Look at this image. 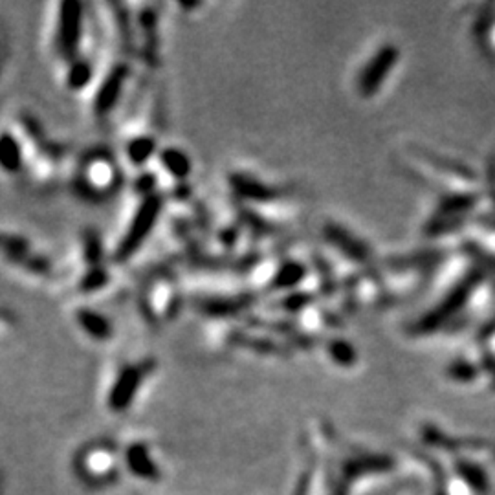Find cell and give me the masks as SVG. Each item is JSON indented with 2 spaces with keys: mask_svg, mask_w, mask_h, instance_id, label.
<instances>
[{
  "mask_svg": "<svg viewBox=\"0 0 495 495\" xmlns=\"http://www.w3.org/2000/svg\"><path fill=\"white\" fill-rule=\"evenodd\" d=\"M118 167L105 154H90L83 162L80 187L88 195H107L116 187Z\"/></svg>",
  "mask_w": 495,
  "mask_h": 495,
  "instance_id": "3957f363",
  "label": "cell"
},
{
  "mask_svg": "<svg viewBox=\"0 0 495 495\" xmlns=\"http://www.w3.org/2000/svg\"><path fill=\"white\" fill-rule=\"evenodd\" d=\"M85 37H87V26H85L83 6L72 4V2L59 4L52 36H50L55 55L62 58L61 61H66V65L83 58L81 48H83Z\"/></svg>",
  "mask_w": 495,
  "mask_h": 495,
  "instance_id": "6da1fadb",
  "label": "cell"
},
{
  "mask_svg": "<svg viewBox=\"0 0 495 495\" xmlns=\"http://www.w3.org/2000/svg\"><path fill=\"white\" fill-rule=\"evenodd\" d=\"M160 211H162V200H160L158 195H149L140 202L138 213L134 215L132 222L129 224L123 241L118 244V250H116L118 259H129L134 251H138V248L143 244L147 235L156 226Z\"/></svg>",
  "mask_w": 495,
  "mask_h": 495,
  "instance_id": "7a4b0ae2",
  "label": "cell"
},
{
  "mask_svg": "<svg viewBox=\"0 0 495 495\" xmlns=\"http://www.w3.org/2000/svg\"><path fill=\"white\" fill-rule=\"evenodd\" d=\"M154 154V140L149 136H134L127 145V156L132 165H143Z\"/></svg>",
  "mask_w": 495,
  "mask_h": 495,
  "instance_id": "30bf717a",
  "label": "cell"
},
{
  "mask_svg": "<svg viewBox=\"0 0 495 495\" xmlns=\"http://www.w3.org/2000/svg\"><path fill=\"white\" fill-rule=\"evenodd\" d=\"M162 167L167 175H173V178H185L191 171V163L189 158L182 151L176 149H165L162 153Z\"/></svg>",
  "mask_w": 495,
  "mask_h": 495,
  "instance_id": "ba28073f",
  "label": "cell"
},
{
  "mask_svg": "<svg viewBox=\"0 0 495 495\" xmlns=\"http://www.w3.org/2000/svg\"><path fill=\"white\" fill-rule=\"evenodd\" d=\"M127 464L131 468L132 474H136L138 477L143 479H156L158 477V468L151 459L147 447L141 444H134L129 447L127 452Z\"/></svg>",
  "mask_w": 495,
  "mask_h": 495,
  "instance_id": "52a82bcc",
  "label": "cell"
},
{
  "mask_svg": "<svg viewBox=\"0 0 495 495\" xmlns=\"http://www.w3.org/2000/svg\"><path fill=\"white\" fill-rule=\"evenodd\" d=\"M460 468H462L460 469V472H462V475H464V477L468 479L469 482H472V486L479 488V490H482V488H484V475H482L477 468H472V466H468V464H462Z\"/></svg>",
  "mask_w": 495,
  "mask_h": 495,
  "instance_id": "8fae6325",
  "label": "cell"
},
{
  "mask_svg": "<svg viewBox=\"0 0 495 495\" xmlns=\"http://www.w3.org/2000/svg\"><path fill=\"white\" fill-rule=\"evenodd\" d=\"M75 321L80 325V329L83 330L87 336H90L92 339H99V342H107L110 339V325L109 320L97 314V312H88V310H77L75 312Z\"/></svg>",
  "mask_w": 495,
  "mask_h": 495,
  "instance_id": "8992f818",
  "label": "cell"
},
{
  "mask_svg": "<svg viewBox=\"0 0 495 495\" xmlns=\"http://www.w3.org/2000/svg\"><path fill=\"white\" fill-rule=\"evenodd\" d=\"M153 298L154 299L149 305L156 317H162L163 314L167 316V312L175 307V294H173L171 285L167 281H158L156 285H153Z\"/></svg>",
  "mask_w": 495,
  "mask_h": 495,
  "instance_id": "9c48e42d",
  "label": "cell"
},
{
  "mask_svg": "<svg viewBox=\"0 0 495 495\" xmlns=\"http://www.w3.org/2000/svg\"><path fill=\"white\" fill-rule=\"evenodd\" d=\"M147 365H127L119 374L114 389L110 393V408L116 411H123L127 408L131 400L134 398V393L141 386V380L147 374Z\"/></svg>",
  "mask_w": 495,
  "mask_h": 495,
  "instance_id": "277c9868",
  "label": "cell"
},
{
  "mask_svg": "<svg viewBox=\"0 0 495 495\" xmlns=\"http://www.w3.org/2000/svg\"><path fill=\"white\" fill-rule=\"evenodd\" d=\"M24 154H26V147L18 134L9 131L0 134V171L8 173V175L21 171Z\"/></svg>",
  "mask_w": 495,
  "mask_h": 495,
  "instance_id": "5b68a950",
  "label": "cell"
}]
</instances>
